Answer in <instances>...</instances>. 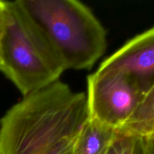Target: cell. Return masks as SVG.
Here are the masks:
<instances>
[{
    "label": "cell",
    "instance_id": "1",
    "mask_svg": "<svg viewBox=\"0 0 154 154\" xmlns=\"http://www.w3.org/2000/svg\"><path fill=\"white\" fill-rule=\"evenodd\" d=\"M89 119L87 96L58 81L23 96L0 119V154H50L72 147Z\"/></svg>",
    "mask_w": 154,
    "mask_h": 154
},
{
    "label": "cell",
    "instance_id": "2",
    "mask_svg": "<svg viewBox=\"0 0 154 154\" xmlns=\"http://www.w3.org/2000/svg\"><path fill=\"white\" fill-rule=\"evenodd\" d=\"M45 36L65 70L90 69L106 49V32L93 12L75 0H19Z\"/></svg>",
    "mask_w": 154,
    "mask_h": 154
},
{
    "label": "cell",
    "instance_id": "3",
    "mask_svg": "<svg viewBox=\"0 0 154 154\" xmlns=\"http://www.w3.org/2000/svg\"><path fill=\"white\" fill-rule=\"evenodd\" d=\"M5 26L0 47V71L26 96L58 81L66 70L19 0L5 1Z\"/></svg>",
    "mask_w": 154,
    "mask_h": 154
},
{
    "label": "cell",
    "instance_id": "4",
    "mask_svg": "<svg viewBox=\"0 0 154 154\" xmlns=\"http://www.w3.org/2000/svg\"><path fill=\"white\" fill-rule=\"evenodd\" d=\"M143 95L126 74L100 66L87 79L89 117L120 130L132 117Z\"/></svg>",
    "mask_w": 154,
    "mask_h": 154
},
{
    "label": "cell",
    "instance_id": "5",
    "mask_svg": "<svg viewBox=\"0 0 154 154\" xmlns=\"http://www.w3.org/2000/svg\"><path fill=\"white\" fill-rule=\"evenodd\" d=\"M100 66L126 74L144 94L154 84V26L126 42Z\"/></svg>",
    "mask_w": 154,
    "mask_h": 154
},
{
    "label": "cell",
    "instance_id": "6",
    "mask_svg": "<svg viewBox=\"0 0 154 154\" xmlns=\"http://www.w3.org/2000/svg\"><path fill=\"white\" fill-rule=\"evenodd\" d=\"M117 132L89 119L75 140L72 154H107Z\"/></svg>",
    "mask_w": 154,
    "mask_h": 154
},
{
    "label": "cell",
    "instance_id": "7",
    "mask_svg": "<svg viewBox=\"0 0 154 154\" xmlns=\"http://www.w3.org/2000/svg\"><path fill=\"white\" fill-rule=\"evenodd\" d=\"M120 131L144 138L154 135V84L143 95L132 117Z\"/></svg>",
    "mask_w": 154,
    "mask_h": 154
},
{
    "label": "cell",
    "instance_id": "8",
    "mask_svg": "<svg viewBox=\"0 0 154 154\" xmlns=\"http://www.w3.org/2000/svg\"><path fill=\"white\" fill-rule=\"evenodd\" d=\"M107 154H145L144 138L117 130Z\"/></svg>",
    "mask_w": 154,
    "mask_h": 154
},
{
    "label": "cell",
    "instance_id": "9",
    "mask_svg": "<svg viewBox=\"0 0 154 154\" xmlns=\"http://www.w3.org/2000/svg\"><path fill=\"white\" fill-rule=\"evenodd\" d=\"M5 26V1H0V47H1V42L2 38L3 33H4ZM1 66V61H0Z\"/></svg>",
    "mask_w": 154,
    "mask_h": 154
},
{
    "label": "cell",
    "instance_id": "10",
    "mask_svg": "<svg viewBox=\"0 0 154 154\" xmlns=\"http://www.w3.org/2000/svg\"><path fill=\"white\" fill-rule=\"evenodd\" d=\"M145 154H154V135L144 138Z\"/></svg>",
    "mask_w": 154,
    "mask_h": 154
}]
</instances>
